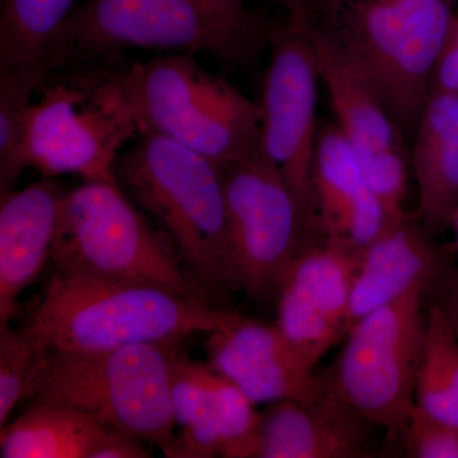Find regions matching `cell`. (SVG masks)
<instances>
[{
    "mask_svg": "<svg viewBox=\"0 0 458 458\" xmlns=\"http://www.w3.org/2000/svg\"><path fill=\"white\" fill-rule=\"evenodd\" d=\"M114 179L170 236L189 276L214 306L241 292L222 167L176 141L147 132L119 156Z\"/></svg>",
    "mask_w": 458,
    "mask_h": 458,
    "instance_id": "obj_1",
    "label": "cell"
},
{
    "mask_svg": "<svg viewBox=\"0 0 458 458\" xmlns=\"http://www.w3.org/2000/svg\"><path fill=\"white\" fill-rule=\"evenodd\" d=\"M131 68L117 55L51 72L30 110L27 167L51 179L117 183V158L144 134Z\"/></svg>",
    "mask_w": 458,
    "mask_h": 458,
    "instance_id": "obj_2",
    "label": "cell"
},
{
    "mask_svg": "<svg viewBox=\"0 0 458 458\" xmlns=\"http://www.w3.org/2000/svg\"><path fill=\"white\" fill-rule=\"evenodd\" d=\"M233 313L159 286L55 270L25 328L44 352L89 354L179 344Z\"/></svg>",
    "mask_w": 458,
    "mask_h": 458,
    "instance_id": "obj_3",
    "label": "cell"
},
{
    "mask_svg": "<svg viewBox=\"0 0 458 458\" xmlns=\"http://www.w3.org/2000/svg\"><path fill=\"white\" fill-rule=\"evenodd\" d=\"M454 4L451 0H340L327 13L330 23L325 29L406 140L414 137L429 98Z\"/></svg>",
    "mask_w": 458,
    "mask_h": 458,
    "instance_id": "obj_4",
    "label": "cell"
},
{
    "mask_svg": "<svg viewBox=\"0 0 458 458\" xmlns=\"http://www.w3.org/2000/svg\"><path fill=\"white\" fill-rule=\"evenodd\" d=\"M179 344H141L102 352H42L26 401H50L92 415L172 458L176 424L172 378Z\"/></svg>",
    "mask_w": 458,
    "mask_h": 458,
    "instance_id": "obj_5",
    "label": "cell"
},
{
    "mask_svg": "<svg viewBox=\"0 0 458 458\" xmlns=\"http://www.w3.org/2000/svg\"><path fill=\"white\" fill-rule=\"evenodd\" d=\"M273 25H245L208 0H87L66 21L51 55L68 63L117 56L128 49L207 53L225 64H252Z\"/></svg>",
    "mask_w": 458,
    "mask_h": 458,
    "instance_id": "obj_6",
    "label": "cell"
},
{
    "mask_svg": "<svg viewBox=\"0 0 458 458\" xmlns=\"http://www.w3.org/2000/svg\"><path fill=\"white\" fill-rule=\"evenodd\" d=\"M50 262L62 273L159 286L213 304L189 276L170 236L148 221L117 183L84 181L65 190Z\"/></svg>",
    "mask_w": 458,
    "mask_h": 458,
    "instance_id": "obj_7",
    "label": "cell"
},
{
    "mask_svg": "<svg viewBox=\"0 0 458 458\" xmlns=\"http://www.w3.org/2000/svg\"><path fill=\"white\" fill-rule=\"evenodd\" d=\"M144 134L162 135L219 167L259 149L261 104L190 54L158 55L131 68Z\"/></svg>",
    "mask_w": 458,
    "mask_h": 458,
    "instance_id": "obj_8",
    "label": "cell"
},
{
    "mask_svg": "<svg viewBox=\"0 0 458 458\" xmlns=\"http://www.w3.org/2000/svg\"><path fill=\"white\" fill-rule=\"evenodd\" d=\"M427 321V286L418 285L360 319L324 373L328 390L393 442L415 408Z\"/></svg>",
    "mask_w": 458,
    "mask_h": 458,
    "instance_id": "obj_9",
    "label": "cell"
},
{
    "mask_svg": "<svg viewBox=\"0 0 458 458\" xmlns=\"http://www.w3.org/2000/svg\"><path fill=\"white\" fill-rule=\"evenodd\" d=\"M222 170L241 292L259 302L276 300L289 267L318 232L283 174L260 149Z\"/></svg>",
    "mask_w": 458,
    "mask_h": 458,
    "instance_id": "obj_10",
    "label": "cell"
},
{
    "mask_svg": "<svg viewBox=\"0 0 458 458\" xmlns=\"http://www.w3.org/2000/svg\"><path fill=\"white\" fill-rule=\"evenodd\" d=\"M306 25L294 26L286 21L285 25L271 30L270 60L260 102L264 117L259 149L278 168L304 216L318 229L313 172L321 78Z\"/></svg>",
    "mask_w": 458,
    "mask_h": 458,
    "instance_id": "obj_11",
    "label": "cell"
},
{
    "mask_svg": "<svg viewBox=\"0 0 458 458\" xmlns=\"http://www.w3.org/2000/svg\"><path fill=\"white\" fill-rule=\"evenodd\" d=\"M306 33L315 51L335 123L351 144L370 189L391 222L408 216L410 152L406 137L344 55L335 38L310 16Z\"/></svg>",
    "mask_w": 458,
    "mask_h": 458,
    "instance_id": "obj_12",
    "label": "cell"
},
{
    "mask_svg": "<svg viewBox=\"0 0 458 458\" xmlns=\"http://www.w3.org/2000/svg\"><path fill=\"white\" fill-rule=\"evenodd\" d=\"M360 254L342 243L311 241L280 285L276 327L313 369L348 334L349 301Z\"/></svg>",
    "mask_w": 458,
    "mask_h": 458,
    "instance_id": "obj_13",
    "label": "cell"
},
{
    "mask_svg": "<svg viewBox=\"0 0 458 458\" xmlns=\"http://www.w3.org/2000/svg\"><path fill=\"white\" fill-rule=\"evenodd\" d=\"M205 352L209 367L256 405L285 400L313 405L327 391L324 373L316 375L276 325L237 312L208 334Z\"/></svg>",
    "mask_w": 458,
    "mask_h": 458,
    "instance_id": "obj_14",
    "label": "cell"
},
{
    "mask_svg": "<svg viewBox=\"0 0 458 458\" xmlns=\"http://www.w3.org/2000/svg\"><path fill=\"white\" fill-rule=\"evenodd\" d=\"M313 182L322 240L361 252L393 223L335 122L319 123Z\"/></svg>",
    "mask_w": 458,
    "mask_h": 458,
    "instance_id": "obj_15",
    "label": "cell"
},
{
    "mask_svg": "<svg viewBox=\"0 0 458 458\" xmlns=\"http://www.w3.org/2000/svg\"><path fill=\"white\" fill-rule=\"evenodd\" d=\"M375 426L330 390L313 405L285 400L261 412L255 458L373 456Z\"/></svg>",
    "mask_w": 458,
    "mask_h": 458,
    "instance_id": "obj_16",
    "label": "cell"
},
{
    "mask_svg": "<svg viewBox=\"0 0 458 458\" xmlns=\"http://www.w3.org/2000/svg\"><path fill=\"white\" fill-rule=\"evenodd\" d=\"M65 190L42 177L0 201V322H11L20 297L50 261Z\"/></svg>",
    "mask_w": 458,
    "mask_h": 458,
    "instance_id": "obj_17",
    "label": "cell"
},
{
    "mask_svg": "<svg viewBox=\"0 0 458 458\" xmlns=\"http://www.w3.org/2000/svg\"><path fill=\"white\" fill-rule=\"evenodd\" d=\"M432 237L417 214L409 213L391 223L361 251L352 278L348 333L364 316L399 300L415 286L428 288L450 252L437 246Z\"/></svg>",
    "mask_w": 458,
    "mask_h": 458,
    "instance_id": "obj_18",
    "label": "cell"
},
{
    "mask_svg": "<svg viewBox=\"0 0 458 458\" xmlns=\"http://www.w3.org/2000/svg\"><path fill=\"white\" fill-rule=\"evenodd\" d=\"M410 168L419 221L432 236L450 229L458 210V93L430 92L412 137Z\"/></svg>",
    "mask_w": 458,
    "mask_h": 458,
    "instance_id": "obj_19",
    "label": "cell"
},
{
    "mask_svg": "<svg viewBox=\"0 0 458 458\" xmlns=\"http://www.w3.org/2000/svg\"><path fill=\"white\" fill-rule=\"evenodd\" d=\"M110 428L81 410L35 401L0 428L2 458H89Z\"/></svg>",
    "mask_w": 458,
    "mask_h": 458,
    "instance_id": "obj_20",
    "label": "cell"
},
{
    "mask_svg": "<svg viewBox=\"0 0 458 458\" xmlns=\"http://www.w3.org/2000/svg\"><path fill=\"white\" fill-rule=\"evenodd\" d=\"M208 363L191 360L179 348L172 378V412L176 445L172 458L219 457L218 426Z\"/></svg>",
    "mask_w": 458,
    "mask_h": 458,
    "instance_id": "obj_21",
    "label": "cell"
},
{
    "mask_svg": "<svg viewBox=\"0 0 458 458\" xmlns=\"http://www.w3.org/2000/svg\"><path fill=\"white\" fill-rule=\"evenodd\" d=\"M50 59L0 68V194L16 189L27 167V126L36 93L54 71Z\"/></svg>",
    "mask_w": 458,
    "mask_h": 458,
    "instance_id": "obj_22",
    "label": "cell"
},
{
    "mask_svg": "<svg viewBox=\"0 0 458 458\" xmlns=\"http://www.w3.org/2000/svg\"><path fill=\"white\" fill-rule=\"evenodd\" d=\"M75 0H2L0 68L49 55Z\"/></svg>",
    "mask_w": 458,
    "mask_h": 458,
    "instance_id": "obj_23",
    "label": "cell"
},
{
    "mask_svg": "<svg viewBox=\"0 0 458 458\" xmlns=\"http://www.w3.org/2000/svg\"><path fill=\"white\" fill-rule=\"evenodd\" d=\"M209 382L221 442L219 457L255 458L261 412L256 410V403L245 393L218 375L212 367Z\"/></svg>",
    "mask_w": 458,
    "mask_h": 458,
    "instance_id": "obj_24",
    "label": "cell"
},
{
    "mask_svg": "<svg viewBox=\"0 0 458 458\" xmlns=\"http://www.w3.org/2000/svg\"><path fill=\"white\" fill-rule=\"evenodd\" d=\"M42 349L25 327L0 322V428L25 401Z\"/></svg>",
    "mask_w": 458,
    "mask_h": 458,
    "instance_id": "obj_25",
    "label": "cell"
},
{
    "mask_svg": "<svg viewBox=\"0 0 458 458\" xmlns=\"http://www.w3.org/2000/svg\"><path fill=\"white\" fill-rule=\"evenodd\" d=\"M409 457L458 458V429L430 418L415 406L405 432Z\"/></svg>",
    "mask_w": 458,
    "mask_h": 458,
    "instance_id": "obj_26",
    "label": "cell"
},
{
    "mask_svg": "<svg viewBox=\"0 0 458 458\" xmlns=\"http://www.w3.org/2000/svg\"><path fill=\"white\" fill-rule=\"evenodd\" d=\"M427 334L423 360L458 393V340L436 304L427 302Z\"/></svg>",
    "mask_w": 458,
    "mask_h": 458,
    "instance_id": "obj_27",
    "label": "cell"
},
{
    "mask_svg": "<svg viewBox=\"0 0 458 458\" xmlns=\"http://www.w3.org/2000/svg\"><path fill=\"white\" fill-rule=\"evenodd\" d=\"M415 406L430 418L458 429V393L426 361H421Z\"/></svg>",
    "mask_w": 458,
    "mask_h": 458,
    "instance_id": "obj_28",
    "label": "cell"
},
{
    "mask_svg": "<svg viewBox=\"0 0 458 458\" xmlns=\"http://www.w3.org/2000/svg\"><path fill=\"white\" fill-rule=\"evenodd\" d=\"M427 302L436 304L458 340V267L451 252L427 288Z\"/></svg>",
    "mask_w": 458,
    "mask_h": 458,
    "instance_id": "obj_29",
    "label": "cell"
},
{
    "mask_svg": "<svg viewBox=\"0 0 458 458\" xmlns=\"http://www.w3.org/2000/svg\"><path fill=\"white\" fill-rule=\"evenodd\" d=\"M430 92L458 93V11L452 16L438 62L434 69Z\"/></svg>",
    "mask_w": 458,
    "mask_h": 458,
    "instance_id": "obj_30",
    "label": "cell"
},
{
    "mask_svg": "<svg viewBox=\"0 0 458 458\" xmlns=\"http://www.w3.org/2000/svg\"><path fill=\"white\" fill-rule=\"evenodd\" d=\"M147 443L131 434L110 429L104 441L90 454L89 458H148L152 452Z\"/></svg>",
    "mask_w": 458,
    "mask_h": 458,
    "instance_id": "obj_31",
    "label": "cell"
},
{
    "mask_svg": "<svg viewBox=\"0 0 458 458\" xmlns=\"http://www.w3.org/2000/svg\"><path fill=\"white\" fill-rule=\"evenodd\" d=\"M214 8L218 9L231 20L245 25H264L269 23L267 18L260 12L251 11L246 7L245 0H208Z\"/></svg>",
    "mask_w": 458,
    "mask_h": 458,
    "instance_id": "obj_32",
    "label": "cell"
},
{
    "mask_svg": "<svg viewBox=\"0 0 458 458\" xmlns=\"http://www.w3.org/2000/svg\"><path fill=\"white\" fill-rule=\"evenodd\" d=\"M284 9L286 21L294 26H303L310 20V4L307 0H271Z\"/></svg>",
    "mask_w": 458,
    "mask_h": 458,
    "instance_id": "obj_33",
    "label": "cell"
},
{
    "mask_svg": "<svg viewBox=\"0 0 458 458\" xmlns=\"http://www.w3.org/2000/svg\"><path fill=\"white\" fill-rule=\"evenodd\" d=\"M450 229L454 232V251L458 252V210L456 214H454V218H452Z\"/></svg>",
    "mask_w": 458,
    "mask_h": 458,
    "instance_id": "obj_34",
    "label": "cell"
},
{
    "mask_svg": "<svg viewBox=\"0 0 458 458\" xmlns=\"http://www.w3.org/2000/svg\"><path fill=\"white\" fill-rule=\"evenodd\" d=\"M339 2H340V0H324L325 11H327V9L335 7L337 3H339ZM451 2L456 3L457 0H451Z\"/></svg>",
    "mask_w": 458,
    "mask_h": 458,
    "instance_id": "obj_35",
    "label": "cell"
}]
</instances>
